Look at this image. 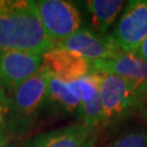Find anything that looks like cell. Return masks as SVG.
<instances>
[{
  "label": "cell",
  "mask_w": 147,
  "mask_h": 147,
  "mask_svg": "<svg viewBox=\"0 0 147 147\" xmlns=\"http://www.w3.org/2000/svg\"><path fill=\"white\" fill-rule=\"evenodd\" d=\"M53 46L42 30L34 1L25 0L20 9L0 14V50H20L44 56Z\"/></svg>",
  "instance_id": "cell-1"
},
{
  "label": "cell",
  "mask_w": 147,
  "mask_h": 147,
  "mask_svg": "<svg viewBox=\"0 0 147 147\" xmlns=\"http://www.w3.org/2000/svg\"><path fill=\"white\" fill-rule=\"evenodd\" d=\"M49 72L42 67L33 76L7 94L3 126L7 132L21 135L32 127L45 106Z\"/></svg>",
  "instance_id": "cell-2"
},
{
  "label": "cell",
  "mask_w": 147,
  "mask_h": 147,
  "mask_svg": "<svg viewBox=\"0 0 147 147\" xmlns=\"http://www.w3.org/2000/svg\"><path fill=\"white\" fill-rule=\"evenodd\" d=\"M92 73L99 89L102 124L122 120L136 109L144 96V87L116 74Z\"/></svg>",
  "instance_id": "cell-3"
},
{
  "label": "cell",
  "mask_w": 147,
  "mask_h": 147,
  "mask_svg": "<svg viewBox=\"0 0 147 147\" xmlns=\"http://www.w3.org/2000/svg\"><path fill=\"white\" fill-rule=\"evenodd\" d=\"M34 7L46 36L53 44L68 38L81 28V13L69 1L38 0L34 1Z\"/></svg>",
  "instance_id": "cell-4"
},
{
  "label": "cell",
  "mask_w": 147,
  "mask_h": 147,
  "mask_svg": "<svg viewBox=\"0 0 147 147\" xmlns=\"http://www.w3.org/2000/svg\"><path fill=\"white\" fill-rule=\"evenodd\" d=\"M110 36L124 53L135 55L147 36V0L126 2Z\"/></svg>",
  "instance_id": "cell-5"
},
{
  "label": "cell",
  "mask_w": 147,
  "mask_h": 147,
  "mask_svg": "<svg viewBox=\"0 0 147 147\" xmlns=\"http://www.w3.org/2000/svg\"><path fill=\"white\" fill-rule=\"evenodd\" d=\"M55 47L70 50L88 61L112 59L124 53L110 35L86 28L78 30L68 38L55 44Z\"/></svg>",
  "instance_id": "cell-6"
},
{
  "label": "cell",
  "mask_w": 147,
  "mask_h": 147,
  "mask_svg": "<svg viewBox=\"0 0 147 147\" xmlns=\"http://www.w3.org/2000/svg\"><path fill=\"white\" fill-rule=\"evenodd\" d=\"M42 67V56L20 50H0V87L11 93Z\"/></svg>",
  "instance_id": "cell-7"
},
{
  "label": "cell",
  "mask_w": 147,
  "mask_h": 147,
  "mask_svg": "<svg viewBox=\"0 0 147 147\" xmlns=\"http://www.w3.org/2000/svg\"><path fill=\"white\" fill-rule=\"evenodd\" d=\"M95 142V129L78 123L28 137L22 147H93Z\"/></svg>",
  "instance_id": "cell-8"
},
{
  "label": "cell",
  "mask_w": 147,
  "mask_h": 147,
  "mask_svg": "<svg viewBox=\"0 0 147 147\" xmlns=\"http://www.w3.org/2000/svg\"><path fill=\"white\" fill-rule=\"evenodd\" d=\"M42 67L64 82H76L92 72L88 60L70 50L55 46L42 56Z\"/></svg>",
  "instance_id": "cell-9"
},
{
  "label": "cell",
  "mask_w": 147,
  "mask_h": 147,
  "mask_svg": "<svg viewBox=\"0 0 147 147\" xmlns=\"http://www.w3.org/2000/svg\"><path fill=\"white\" fill-rule=\"evenodd\" d=\"M92 72L116 74L141 85L147 86V62L135 55L122 53L116 58L90 61Z\"/></svg>",
  "instance_id": "cell-10"
},
{
  "label": "cell",
  "mask_w": 147,
  "mask_h": 147,
  "mask_svg": "<svg viewBox=\"0 0 147 147\" xmlns=\"http://www.w3.org/2000/svg\"><path fill=\"white\" fill-rule=\"evenodd\" d=\"M45 105L61 115L81 113V97L76 82H64L49 73Z\"/></svg>",
  "instance_id": "cell-11"
},
{
  "label": "cell",
  "mask_w": 147,
  "mask_h": 147,
  "mask_svg": "<svg viewBox=\"0 0 147 147\" xmlns=\"http://www.w3.org/2000/svg\"><path fill=\"white\" fill-rule=\"evenodd\" d=\"M76 83L81 97V123L96 129L101 124V104L97 82L90 72L78 80Z\"/></svg>",
  "instance_id": "cell-12"
},
{
  "label": "cell",
  "mask_w": 147,
  "mask_h": 147,
  "mask_svg": "<svg viewBox=\"0 0 147 147\" xmlns=\"http://www.w3.org/2000/svg\"><path fill=\"white\" fill-rule=\"evenodd\" d=\"M94 32L105 35L116 22L123 8L120 0H88L86 1Z\"/></svg>",
  "instance_id": "cell-13"
},
{
  "label": "cell",
  "mask_w": 147,
  "mask_h": 147,
  "mask_svg": "<svg viewBox=\"0 0 147 147\" xmlns=\"http://www.w3.org/2000/svg\"><path fill=\"white\" fill-rule=\"evenodd\" d=\"M108 147H147V132L143 130L129 132Z\"/></svg>",
  "instance_id": "cell-14"
},
{
  "label": "cell",
  "mask_w": 147,
  "mask_h": 147,
  "mask_svg": "<svg viewBox=\"0 0 147 147\" xmlns=\"http://www.w3.org/2000/svg\"><path fill=\"white\" fill-rule=\"evenodd\" d=\"M25 0H0V14L10 13L20 9Z\"/></svg>",
  "instance_id": "cell-15"
},
{
  "label": "cell",
  "mask_w": 147,
  "mask_h": 147,
  "mask_svg": "<svg viewBox=\"0 0 147 147\" xmlns=\"http://www.w3.org/2000/svg\"><path fill=\"white\" fill-rule=\"evenodd\" d=\"M5 112H7V94L0 87V125H3Z\"/></svg>",
  "instance_id": "cell-16"
},
{
  "label": "cell",
  "mask_w": 147,
  "mask_h": 147,
  "mask_svg": "<svg viewBox=\"0 0 147 147\" xmlns=\"http://www.w3.org/2000/svg\"><path fill=\"white\" fill-rule=\"evenodd\" d=\"M135 56L138 57L140 59H142L143 61L147 62V36L141 44L140 48L137 49V51L135 53Z\"/></svg>",
  "instance_id": "cell-17"
},
{
  "label": "cell",
  "mask_w": 147,
  "mask_h": 147,
  "mask_svg": "<svg viewBox=\"0 0 147 147\" xmlns=\"http://www.w3.org/2000/svg\"><path fill=\"white\" fill-rule=\"evenodd\" d=\"M9 142V137L7 134V131L5 130V126H0V147H5Z\"/></svg>",
  "instance_id": "cell-18"
},
{
  "label": "cell",
  "mask_w": 147,
  "mask_h": 147,
  "mask_svg": "<svg viewBox=\"0 0 147 147\" xmlns=\"http://www.w3.org/2000/svg\"><path fill=\"white\" fill-rule=\"evenodd\" d=\"M144 95L146 96V99H147V86H145V87H144Z\"/></svg>",
  "instance_id": "cell-19"
},
{
  "label": "cell",
  "mask_w": 147,
  "mask_h": 147,
  "mask_svg": "<svg viewBox=\"0 0 147 147\" xmlns=\"http://www.w3.org/2000/svg\"><path fill=\"white\" fill-rule=\"evenodd\" d=\"M5 147H16V146H12V145H7Z\"/></svg>",
  "instance_id": "cell-20"
},
{
  "label": "cell",
  "mask_w": 147,
  "mask_h": 147,
  "mask_svg": "<svg viewBox=\"0 0 147 147\" xmlns=\"http://www.w3.org/2000/svg\"><path fill=\"white\" fill-rule=\"evenodd\" d=\"M0 126H1V125H0Z\"/></svg>",
  "instance_id": "cell-21"
}]
</instances>
